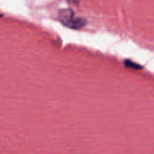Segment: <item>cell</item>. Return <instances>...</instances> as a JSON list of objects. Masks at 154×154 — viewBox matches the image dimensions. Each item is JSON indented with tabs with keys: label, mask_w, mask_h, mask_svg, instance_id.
I'll return each mask as SVG.
<instances>
[{
	"label": "cell",
	"mask_w": 154,
	"mask_h": 154,
	"mask_svg": "<svg viewBox=\"0 0 154 154\" xmlns=\"http://www.w3.org/2000/svg\"><path fill=\"white\" fill-rule=\"evenodd\" d=\"M59 18L62 24L69 28L79 30L87 24V21L82 18H76L75 13L70 8L63 9L60 12Z\"/></svg>",
	"instance_id": "obj_1"
},
{
	"label": "cell",
	"mask_w": 154,
	"mask_h": 154,
	"mask_svg": "<svg viewBox=\"0 0 154 154\" xmlns=\"http://www.w3.org/2000/svg\"><path fill=\"white\" fill-rule=\"evenodd\" d=\"M69 3H72V4H78V0H67Z\"/></svg>",
	"instance_id": "obj_3"
},
{
	"label": "cell",
	"mask_w": 154,
	"mask_h": 154,
	"mask_svg": "<svg viewBox=\"0 0 154 154\" xmlns=\"http://www.w3.org/2000/svg\"><path fill=\"white\" fill-rule=\"evenodd\" d=\"M125 65H126V66H128V67L132 68V69H139L142 68V66H141V65H139L138 63H135V62L132 61V60H126V61H125Z\"/></svg>",
	"instance_id": "obj_2"
}]
</instances>
